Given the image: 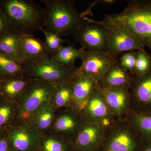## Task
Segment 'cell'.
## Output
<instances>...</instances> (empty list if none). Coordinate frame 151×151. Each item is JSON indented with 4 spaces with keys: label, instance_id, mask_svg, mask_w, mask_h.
<instances>
[{
    "label": "cell",
    "instance_id": "1",
    "mask_svg": "<svg viewBox=\"0 0 151 151\" xmlns=\"http://www.w3.org/2000/svg\"><path fill=\"white\" fill-rule=\"evenodd\" d=\"M103 19L125 28L151 50V0L129 1L122 12Z\"/></svg>",
    "mask_w": 151,
    "mask_h": 151
},
{
    "label": "cell",
    "instance_id": "2",
    "mask_svg": "<svg viewBox=\"0 0 151 151\" xmlns=\"http://www.w3.org/2000/svg\"><path fill=\"white\" fill-rule=\"evenodd\" d=\"M0 9L6 14L11 29L34 35L44 27V9L32 1L0 0Z\"/></svg>",
    "mask_w": 151,
    "mask_h": 151
},
{
    "label": "cell",
    "instance_id": "3",
    "mask_svg": "<svg viewBox=\"0 0 151 151\" xmlns=\"http://www.w3.org/2000/svg\"><path fill=\"white\" fill-rule=\"evenodd\" d=\"M44 5V26L48 32L60 36L72 35L85 22L74 2L68 0H41Z\"/></svg>",
    "mask_w": 151,
    "mask_h": 151
},
{
    "label": "cell",
    "instance_id": "4",
    "mask_svg": "<svg viewBox=\"0 0 151 151\" xmlns=\"http://www.w3.org/2000/svg\"><path fill=\"white\" fill-rule=\"evenodd\" d=\"M55 85L41 80H32L19 105L13 125L29 122L33 115L46 103L51 102Z\"/></svg>",
    "mask_w": 151,
    "mask_h": 151
},
{
    "label": "cell",
    "instance_id": "5",
    "mask_svg": "<svg viewBox=\"0 0 151 151\" xmlns=\"http://www.w3.org/2000/svg\"><path fill=\"white\" fill-rule=\"evenodd\" d=\"M143 143L127 120L118 121L106 131L99 151H139Z\"/></svg>",
    "mask_w": 151,
    "mask_h": 151
},
{
    "label": "cell",
    "instance_id": "6",
    "mask_svg": "<svg viewBox=\"0 0 151 151\" xmlns=\"http://www.w3.org/2000/svg\"><path fill=\"white\" fill-rule=\"evenodd\" d=\"M24 76L31 80H41L55 84L69 79L75 68L66 67L50 58L37 63L24 64Z\"/></svg>",
    "mask_w": 151,
    "mask_h": 151
},
{
    "label": "cell",
    "instance_id": "7",
    "mask_svg": "<svg viewBox=\"0 0 151 151\" xmlns=\"http://www.w3.org/2000/svg\"><path fill=\"white\" fill-rule=\"evenodd\" d=\"M85 20L73 35L76 40L86 51L107 52L108 45L107 28L100 21L87 18Z\"/></svg>",
    "mask_w": 151,
    "mask_h": 151
},
{
    "label": "cell",
    "instance_id": "8",
    "mask_svg": "<svg viewBox=\"0 0 151 151\" xmlns=\"http://www.w3.org/2000/svg\"><path fill=\"white\" fill-rule=\"evenodd\" d=\"M80 112L84 120L98 124L106 131L118 122L108 108L103 92L97 87Z\"/></svg>",
    "mask_w": 151,
    "mask_h": 151
},
{
    "label": "cell",
    "instance_id": "9",
    "mask_svg": "<svg viewBox=\"0 0 151 151\" xmlns=\"http://www.w3.org/2000/svg\"><path fill=\"white\" fill-rule=\"evenodd\" d=\"M101 22L108 29V45L107 52L116 58L123 52L133 50H145L134 36L126 28L103 19Z\"/></svg>",
    "mask_w": 151,
    "mask_h": 151
},
{
    "label": "cell",
    "instance_id": "10",
    "mask_svg": "<svg viewBox=\"0 0 151 151\" xmlns=\"http://www.w3.org/2000/svg\"><path fill=\"white\" fill-rule=\"evenodd\" d=\"M7 131L12 151H38L41 134L30 122L12 125Z\"/></svg>",
    "mask_w": 151,
    "mask_h": 151
},
{
    "label": "cell",
    "instance_id": "11",
    "mask_svg": "<svg viewBox=\"0 0 151 151\" xmlns=\"http://www.w3.org/2000/svg\"><path fill=\"white\" fill-rule=\"evenodd\" d=\"M78 70L82 74L97 82L113 64L118 62L116 58L107 52L85 50Z\"/></svg>",
    "mask_w": 151,
    "mask_h": 151
},
{
    "label": "cell",
    "instance_id": "12",
    "mask_svg": "<svg viewBox=\"0 0 151 151\" xmlns=\"http://www.w3.org/2000/svg\"><path fill=\"white\" fill-rule=\"evenodd\" d=\"M106 132L98 124L84 119L73 140L74 151H99Z\"/></svg>",
    "mask_w": 151,
    "mask_h": 151
},
{
    "label": "cell",
    "instance_id": "13",
    "mask_svg": "<svg viewBox=\"0 0 151 151\" xmlns=\"http://www.w3.org/2000/svg\"><path fill=\"white\" fill-rule=\"evenodd\" d=\"M84 121L80 111L74 108L57 110L50 132L73 140Z\"/></svg>",
    "mask_w": 151,
    "mask_h": 151
},
{
    "label": "cell",
    "instance_id": "14",
    "mask_svg": "<svg viewBox=\"0 0 151 151\" xmlns=\"http://www.w3.org/2000/svg\"><path fill=\"white\" fill-rule=\"evenodd\" d=\"M129 88L131 111L151 112V71L133 76Z\"/></svg>",
    "mask_w": 151,
    "mask_h": 151
},
{
    "label": "cell",
    "instance_id": "15",
    "mask_svg": "<svg viewBox=\"0 0 151 151\" xmlns=\"http://www.w3.org/2000/svg\"><path fill=\"white\" fill-rule=\"evenodd\" d=\"M22 64L37 63L51 58L44 42L34 35L22 34L19 46Z\"/></svg>",
    "mask_w": 151,
    "mask_h": 151
},
{
    "label": "cell",
    "instance_id": "16",
    "mask_svg": "<svg viewBox=\"0 0 151 151\" xmlns=\"http://www.w3.org/2000/svg\"><path fill=\"white\" fill-rule=\"evenodd\" d=\"M129 86L100 90L110 111L117 121L127 120L131 111Z\"/></svg>",
    "mask_w": 151,
    "mask_h": 151
},
{
    "label": "cell",
    "instance_id": "17",
    "mask_svg": "<svg viewBox=\"0 0 151 151\" xmlns=\"http://www.w3.org/2000/svg\"><path fill=\"white\" fill-rule=\"evenodd\" d=\"M75 108L81 111L94 90L97 82L79 72L76 68L70 78Z\"/></svg>",
    "mask_w": 151,
    "mask_h": 151
},
{
    "label": "cell",
    "instance_id": "18",
    "mask_svg": "<svg viewBox=\"0 0 151 151\" xmlns=\"http://www.w3.org/2000/svg\"><path fill=\"white\" fill-rule=\"evenodd\" d=\"M31 81L24 76L10 78H0V97L20 104Z\"/></svg>",
    "mask_w": 151,
    "mask_h": 151
},
{
    "label": "cell",
    "instance_id": "19",
    "mask_svg": "<svg viewBox=\"0 0 151 151\" xmlns=\"http://www.w3.org/2000/svg\"><path fill=\"white\" fill-rule=\"evenodd\" d=\"M133 76L121 66L119 62L113 64L97 82L101 90L129 86Z\"/></svg>",
    "mask_w": 151,
    "mask_h": 151
},
{
    "label": "cell",
    "instance_id": "20",
    "mask_svg": "<svg viewBox=\"0 0 151 151\" xmlns=\"http://www.w3.org/2000/svg\"><path fill=\"white\" fill-rule=\"evenodd\" d=\"M127 120L144 143L151 142V112L131 111Z\"/></svg>",
    "mask_w": 151,
    "mask_h": 151
},
{
    "label": "cell",
    "instance_id": "21",
    "mask_svg": "<svg viewBox=\"0 0 151 151\" xmlns=\"http://www.w3.org/2000/svg\"><path fill=\"white\" fill-rule=\"evenodd\" d=\"M73 141L48 132L42 134L38 151H74Z\"/></svg>",
    "mask_w": 151,
    "mask_h": 151
},
{
    "label": "cell",
    "instance_id": "22",
    "mask_svg": "<svg viewBox=\"0 0 151 151\" xmlns=\"http://www.w3.org/2000/svg\"><path fill=\"white\" fill-rule=\"evenodd\" d=\"M56 111L52 102H49L37 110L29 122L35 127L41 134H44L51 129Z\"/></svg>",
    "mask_w": 151,
    "mask_h": 151
},
{
    "label": "cell",
    "instance_id": "23",
    "mask_svg": "<svg viewBox=\"0 0 151 151\" xmlns=\"http://www.w3.org/2000/svg\"><path fill=\"white\" fill-rule=\"evenodd\" d=\"M70 78L55 84L51 102L56 111L62 108H75Z\"/></svg>",
    "mask_w": 151,
    "mask_h": 151
},
{
    "label": "cell",
    "instance_id": "24",
    "mask_svg": "<svg viewBox=\"0 0 151 151\" xmlns=\"http://www.w3.org/2000/svg\"><path fill=\"white\" fill-rule=\"evenodd\" d=\"M22 34L10 29L0 36V52L22 63L19 52Z\"/></svg>",
    "mask_w": 151,
    "mask_h": 151
},
{
    "label": "cell",
    "instance_id": "25",
    "mask_svg": "<svg viewBox=\"0 0 151 151\" xmlns=\"http://www.w3.org/2000/svg\"><path fill=\"white\" fill-rule=\"evenodd\" d=\"M85 50L82 48L77 49L72 45H63L51 55V59L60 65L75 68V60L77 58L82 59Z\"/></svg>",
    "mask_w": 151,
    "mask_h": 151
},
{
    "label": "cell",
    "instance_id": "26",
    "mask_svg": "<svg viewBox=\"0 0 151 151\" xmlns=\"http://www.w3.org/2000/svg\"><path fill=\"white\" fill-rule=\"evenodd\" d=\"M23 65L0 52V78H10L24 76Z\"/></svg>",
    "mask_w": 151,
    "mask_h": 151
},
{
    "label": "cell",
    "instance_id": "27",
    "mask_svg": "<svg viewBox=\"0 0 151 151\" xmlns=\"http://www.w3.org/2000/svg\"><path fill=\"white\" fill-rule=\"evenodd\" d=\"M19 104L0 97V132L6 131L12 126Z\"/></svg>",
    "mask_w": 151,
    "mask_h": 151
},
{
    "label": "cell",
    "instance_id": "28",
    "mask_svg": "<svg viewBox=\"0 0 151 151\" xmlns=\"http://www.w3.org/2000/svg\"><path fill=\"white\" fill-rule=\"evenodd\" d=\"M151 71L150 58L145 50H138L136 53V64L133 76L144 75Z\"/></svg>",
    "mask_w": 151,
    "mask_h": 151
},
{
    "label": "cell",
    "instance_id": "29",
    "mask_svg": "<svg viewBox=\"0 0 151 151\" xmlns=\"http://www.w3.org/2000/svg\"><path fill=\"white\" fill-rule=\"evenodd\" d=\"M40 31L42 32L45 37L44 42L51 55L58 51L63 46V44L67 41L66 40L62 39L57 35L48 32L43 27L42 28Z\"/></svg>",
    "mask_w": 151,
    "mask_h": 151
},
{
    "label": "cell",
    "instance_id": "30",
    "mask_svg": "<svg viewBox=\"0 0 151 151\" xmlns=\"http://www.w3.org/2000/svg\"><path fill=\"white\" fill-rule=\"evenodd\" d=\"M136 60V53L132 51L127 52L121 57L119 64L133 76Z\"/></svg>",
    "mask_w": 151,
    "mask_h": 151
},
{
    "label": "cell",
    "instance_id": "31",
    "mask_svg": "<svg viewBox=\"0 0 151 151\" xmlns=\"http://www.w3.org/2000/svg\"><path fill=\"white\" fill-rule=\"evenodd\" d=\"M0 151H12L7 130L0 132Z\"/></svg>",
    "mask_w": 151,
    "mask_h": 151
},
{
    "label": "cell",
    "instance_id": "32",
    "mask_svg": "<svg viewBox=\"0 0 151 151\" xmlns=\"http://www.w3.org/2000/svg\"><path fill=\"white\" fill-rule=\"evenodd\" d=\"M10 29L6 16L2 10L0 9V36Z\"/></svg>",
    "mask_w": 151,
    "mask_h": 151
},
{
    "label": "cell",
    "instance_id": "33",
    "mask_svg": "<svg viewBox=\"0 0 151 151\" xmlns=\"http://www.w3.org/2000/svg\"><path fill=\"white\" fill-rule=\"evenodd\" d=\"M139 151H151V142L143 143Z\"/></svg>",
    "mask_w": 151,
    "mask_h": 151
},
{
    "label": "cell",
    "instance_id": "34",
    "mask_svg": "<svg viewBox=\"0 0 151 151\" xmlns=\"http://www.w3.org/2000/svg\"></svg>",
    "mask_w": 151,
    "mask_h": 151
}]
</instances>
